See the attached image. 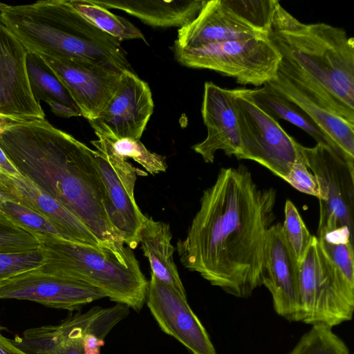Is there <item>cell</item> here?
Listing matches in <instances>:
<instances>
[{
	"mask_svg": "<svg viewBox=\"0 0 354 354\" xmlns=\"http://www.w3.org/2000/svg\"><path fill=\"white\" fill-rule=\"evenodd\" d=\"M276 200V191L259 187L245 166L222 168L176 243L182 265L227 294L249 297L262 286Z\"/></svg>",
	"mask_w": 354,
	"mask_h": 354,
	"instance_id": "cell-1",
	"label": "cell"
},
{
	"mask_svg": "<svg viewBox=\"0 0 354 354\" xmlns=\"http://www.w3.org/2000/svg\"><path fill=\"white\" fill-rule=\"evenodd\" d=\"M0 148L23 177L75 215L104 248L126 253L107 214L95 150L46 118L17 121L1 130Z\"/></svg>",
	"mask_w": 354,
	"mask_h": 354,
	"instance_id": "cell-2",
	"label": "cell"
},
{
	"mask_svg": "<svg viewBox=\"0 0 354 354\" xmlns=\"http://www.w3.org/2000/svg\"><path fill=\"white\" fill-rule=\"evenodd\" d=\"M0 18L28 52L89 60L120 72L132 71L121 41L88 22L69 1L22 5L0 2Z\"/></svg>",
	"mask_w": 354,
	"mask_h": 354,
	"instance_id": "cell-3",
	"label": "cell"
},
{
	"mask_svg": "<svg viewBox=\"0 0 354 354\" xmlns=\"http://www.w3.org/2000/svg\"><path fill=\"white\" fill-rule=\"evenodd\" d=\"M267 37L343 106L354 111V39L325 23L304 24L277 3Z\"/></svg>",
	"mask_w": 354,
	"mask_h": 354,
	"instance_id": "cell-4",
	"label": "cell"
},
{
	"mask_svg": "<svg viewBox=\"0 0 354 354\" xmlns=\"http://www.w3.org/2000/svg\"><path fill=\"white\" fill-rule=\"evenodd\" d=\"M37 238L44 257L40 270L88 284L112 301L137 312L142 310L149 281L130 248L121 254L52 234H39Z\"/></svg>",
	"mask_w": 354,
	"mask_h": 354,
	"instance_id": "cell-5",
	"label": "cell"
},
{
	"mask_svg": "<svg viewBox=\"0 0 354 354\" xmlns=\"http://www.w3.org/2000/svg\"><path fill=\"white\" fill-rule=\"evenodd\" d=\"M301 151L321 192L316 236L353 243L354 165L327 145H301Z\"/></svg>",
	"mask_w": 354,
	"mask_h": 354,
	"instance_id": "cell-6",
	"label": "cell"
},
{
	"mask_svg": "<svg viewBox=\"0 0 354 354\" xmlns=\"http://www.w3.org/2000/svg\"><path fill=\"white\" fill-rule=\"evenodd\" d=\"M174 50L183 66L212 70L240 84L255 86L265 85L275 77L281 59L268 37Z\"/></svg>",
	"mask_w": 354,
	"mask_h": 354,
	"instance_id": "cell-7",
	"label": "cell"
},
{
	"mask_svg": "<svg viewBox=\"0 0 354 354\" xmlns=\"http://www.w3.org/2000/svg\"><path fill=\"white\" fill-rule=\"evenodd\" d=\"M231 91L241 145L237 158L255 161L283 180L301 155V145L257 105L250 88Z\"/></svg>",
	"mask_w": 354,
	"mask_h": 354,
	"instance_id": "cell-8",
	"label": "cell"
},
{
	"mask_svg": "<svg viewBox=\"0 0 354 354\" xmlns=\"http://www.w3.org/2000/svg\"><path fill=\"white\" fill-rule=\"evenodd\" d=\"M95 147V161L104 184L107 214L114 227L131 250L140 243V234L147 216L134 196L138 169L115 153L102 138L91 141Z\"/></svg>",
	"mask_w": 354,
	"mask_h": 354,
	"instance_id": "cell-9",
	"label": "cell"
},
{
	"mask_svg": "<svg viewBox=\"0 0 354 354\" xmlns=\"http://www.w3.org/2000/svg\"><path fill=\"white\" fill-rule=\"evenodd\" d=\"M151 91L132 71L124 70L105 108L88 121L97 138L140 140L153 112Z\"/></svg>",
	"mask_w": 354,
	"mask_h": 354,
	"instance_id": "cell-10",
	"label": "cell"
},
{
	"mask_svg": "<svg viewBox=\"0 0 354 354\" xmlns=\"http://www.w3.org/2000/svg\"><path fill=\"white\" fill-rule=\"evenodd\" d=\"M104 297L103 292L88 284L44 272L39 268L0 281V299L32 301L70 311Z\"/></svg>",
	"mask_w": 354,
	"mask_h": 354,
	"instance_id": "cell-11",
	"label": "cell"
},
{
	"mask_svg": "<svg viewBox=\"0 0 354 354\" xmlns=\"http://www.w3.org/2000/svg\"><path fill=\"white\" fill-rule=\"evenodd\" d=\"M67 89L81 116L95 119L118 89L122 72L89 60L39 55Z\"/></svg>",
	"mask_w": 354,
	"mask_h": 354,
	"instance_id": "cell-12",
	"label": "cell"
},
{
	"mask_svg": "<svg viewBox=\"0 0 354 354\" xmlns=\"http://www.w3.org/2000/svg\"><path fill=\"white\" fill-rule=\"evenodd\" d=\"M160 329L192 354H217L204 326L187 297L151 273L146 303Z\"/></svg>",
	"mask_w": 354,
	"mask_h": 354,
	"instance_id": "cell-13",
	"label": "cell"
},
{
	"mask_svg": "<svg viewBox=\"0 0 354 354\" xmlns=\"http://www.w3.org/2000/svg\"><path fill=\"white\" fill-rule=\"evenodd\" d=\"M262 286L270 292L274 311L289 322H300L299 263L282 231L272 225L267 232Z\"/></svg>",
	"mask_w": 354,
	"mask_h": 354,
	"instance_id": "cell-14",
	"label": "cell"
},
{
	"mask_svg": "<svg viewBox=\"0 0 354 354\" xmlns=\"http://www.w3.org/2000/svg\"><path fill=\"white\" fill-rule=\"evenodd\" d=\"M28 51L0 18V95L6 116L16 121L45 119L33 97L26 67Z\"/></svg>",
	"mask_w": 354,
	"mask_h": 354,
	"instance_id": "cell-15",
	"label": "cell"
},
{
	"mask_svg": "<svg viewBox=\"0 0 354 354\" xmlns=\"http://www.w3.org/2000/svg\"><path fill=\"white\" fill-rule=\"evenodd\" d=\"M206 138L192 147L206 163H213L217 151L236 158L241 153V139L231 89L206 82L201 107Z\"/></svg>",
	"mask_w": 354,
	"mask_h": 354,
	"instance_id": "cell-16",
	"label": "cell"
},
{
	"mask_svg": "<svg viewBox=\"0 0 354 354\" xmlns=\"http://www.w3.org/2000/svg\"><path fill=\"white\" fill-rule=\"evenodd\" d=\"M267 37L249 26L224 3L207 1L196 17L178 30L174 48H199L228 41Z\"/></svg>",
	"mask_w": 354,
	"mask_h": 354,
	"instance_id": "cell-17",
	"label": "cell"
},
{
	"mask_svg": "<svg viewBox=\"0 0 354 354\" xmlns=\"http://www.w3.org/2000/svg\"><path fill=\"white\" fill-rule=\"evenodd\" d=\"M6 198L15 199L50 222L60 236L74 242L104 248L89 229L71 211L21 175H6L0 184Z\"/></svg>",
	"mask_w": 354,
	"mask_h": 354,
	"instance_id": "cell-18",
	"label": "cell"
},
{
	"mask_svg": "<svg viewBox=\"0 0 354 354\" xmlns=\"http://www.w3.org/2000/svg\"><path fill=\"white\" fill-rule=\"evenodd\" d=\"M295 103L337 145L347 160L354 165V124L335 113L312 92L278 70L263 86Z\"/></svg>",
	"mask_w": 354,
	"mask_h": 354,
	"instance_id": "cell-19",
	"label": "cell"
},
{
	"mask_svg": "<svg viewBox=\"0 0 354 354\" xmlns=\"http://www.w3.org/2000/svg\"><path fill=\"white\" fill-rule=\"evenodd\" d=\"M97 321L98 313L91 308L68 316L57 325L28 328L13 339L29 354H83L82 337L96 331Z\"/></svg>",
	"mask_w": 354,
	"mask_h": 354,
	"instance_id": "cell-20",
	"label": "cell"
},
{
	"mask_svg": "<svg viewBox=\"0 0 354 354\" xmlns=\"http://www.w3.org/2000/svg\"><path fill=\"white\" fill-rule=\"evenodd\" d=\"M300 322L322 324L328 293V258L316 236L299 263Z\"/></svg>",
	"mask_w": 354,
	"mask_h": 354,
	"instance_id": "cell-21",
	"label": "cell"
},
{
	"mask_svg": "<svg viewBox=\"0 0 354 354\" xmlns=\"http://www.w3.org/2000/svg\"><path fill=\"white\" fill-rule=\"evenodd\" d=\"M104 8L122 10L148 25L167 28L187 25L206 0H89Z\"/></svg>",
	"mask_w": 354,
	"mask_h": 354,
	"instance_id": "cell-22",
	"label": "cell"
},
{
	"mask_svg": "<svg viewBox=\"0 0 354 354\" xmlns=\"http://www.w3.org/2000/svg\"><path fill=\"white\" fill-rule=\"evenodd\" d=\"M169 225L147 218L141 229L140 242L143 254L149 262L151 273L160 281L174 288L187 297L174 260V247Z\"/></svg>",
	"mask_w": 354,
	"mask_h": 354,
	"instance_id": "cell-23",
	"label": "cell"
},
{
	"mask_svg": "<svg viewBox=\"0 0 354 354\" xmlns=\"http://www.w3.org/2000/svg\"><path fill=\"white\" fill-rule=\"evenodd\" d=\"M251 94L257 105L271 118L277 122L282 119L292 123L310 135L317 143L330 147L347 160L334 141L295 103L263 87L251 89Z\"/></svg>",
	"mask_w": 354,
	"mask_h": 354,
	"instance_id": "cell-24",
	"label": "cell"
},
{
	"mask_svg": "<svg viewBox=\"0 0 354 354\" xmlns=\"http://www.w3.org/2000/svg\"><path fill=\"white\" fill-rule=\"evenodd\" d=\"M26 67L31 91L37 102H57L79 111L67 89L39 55L28 52Z\"/></svg>",
	"mask_w": 354,
	"mask_h": 354,
	"instance_id": "cell-25",
	"label": "cell"
},
{
	"mask_svg": "<svg viewBox=\"0 0 354 354\" xmlns=\"http://www.w3.org/2000/svg\"><path fill=\"white\" fill-rule=\"evenodd\" d=\"M69 2L82 17L112 37L120 41L141 39L147 44L142 32L125 18L115 15L89 0H70Z\"/></svg>",
	"mask_w": 354,
	"mask_h": 354,
	"instance_id": "cell-26",
	"label": "cell"
},
{
	"mask_svg": "<svg viewBox=\"0 0 354 354\" xmlns=\"http://www.w3.org/2000/svg\"><path fill=\"white\" fill-rule=\"evenodd\" d=\"M287 354H351L344 341L330 327L312 325Z\"/></svg>",
	"mask_w": 354,
	"mask_h": 354,
	"instance_id": "cell-27",
	"label": "cell"
},
{
	"mask_svg": "<svg viewBox=\"0 0 354 354\" xmlns=\"http://www.w3.org/2000/svg\"><path fill=\"white\" fill-rule=\"evenodd\" d=\"M239 19L254 29L268 34L277 0H223Z\"/></svg>",
	"mask_w": 354,
	"mask_h": 354,
	"instance_id": "cell-28",
	"label": "cell"
},
{
	"mask_svg": "<svg viewBox=\"0 0 354 354\" xmlns=\"http://www.w3.org/2000/svg\"><path fill=\"white\" fill-rule=\"evenodd\" d=\"M98 138L104 139L115 153L124 159H133L150 174L165 172L167 169L165 158L148 150L140 140Z\"/></svg>",
	"mask_w": 354,
	"mask_h": 354,
	"instance_id": "cell-29",
	"label": "cell"
},
{
	"mask_svg": "<svg viewBox=\"0 0 354 354\" xmlns=\"http://www.w3.org/2000/svg\"><path fill=\"white\" fill-rule=\"evenodd\" d=\"M0 213L16 225L36 237L39 234L60 236L56 228L50 222L15 199L6 198L0 205Z\"/></svg>",
	"mask_w": 354,
	"mask_h": 354,
	"instance_id": "cell-30",
	"label": "cell"
},
{
	"mask_svg": "<svg viewBox=\"0 0 354 354\" xmlns=\"http://www.w3.org/2000/svg\"><path fill=\"white\" fill-rule=\"evenodd\" d=\"M284 214L285 218L282 224L283 236L299 263L304 258L313 236L308 230L296 206L290 200L286 201Z\"/></svg>",
	"mask_w": 354,
	"mask_h": 354,
	"instance_id": "cell-31",
	"label": "cell"
},
{
	"mask_svg": "<svg viewBox=\"0 0 354 354\" xmlns=\"http://www.w3.org/2000/svg\"><path fill=\"white\" fill-rule=\"evenodd\" d=\"M39 250L36 236L16 225L0 213V252L21 253Z\"/></svg>",
	"mask_w": 354,
	"mask_h": 354,
	"instance_id": "cell-32",
	"label": "cell"
},
{
	"mask_svg": "<svg viewBox=\"0 0 354 354\" xmlns=\"http://www.w3.org/2000/svg\"><path fill=\"white\" fill-rule=\"evenodd\" d=\"M44 257L39 250L21 253L0 252V280L42 266Z\"/></svg>",
	"mask_w": 354,
	"mask_h": 354,
	"instance_id": "cell-33",
	"label": "cell"
},
{
	"mask_svg": "<svg viewBox=\"0 0 354 354\" xmlns=\"http://www.w3.org/2000/svg\"><path fill=\"white\" fill-rule=\"evenodd\" d=\"M317 237V236H316ZM331 262L349 280L354 281V249L351 243H330L317 237Z\"/></svg>",
	"mask_w": 354,
	"mask_h": 354,
	"instance_id": "cell-34",
	"label": "cell"
},
{
	"mask_svg": "<svg viewBox=\"0 0 354 354\" xmlns=\"http://www.w3.org/2000/svg\"><path fill=\"white\" fill-rule=\"evenodd\" d=\"M283 180L301 192L318 198L320 197L321 192L317 178L306 165L302 153L292 165Z\"/></svg>",
	"mask_w": 354,
	"mask_h": 354,
	"instance_id": "cell-35",
	"label": "cell"
},
{
	"mask_svg": "<svg viewBox=\"0 0 354 354\" xmlns=\"http://www.w3.org/2000/svg\"><path fill=\"white\" fill-rule=\"evenodd\" d=\"M105 335L96 332H88L82 337L83 354H100L104 344Z\"/></svg>",
	"mask_w": 354,
	"mask_h": 354,
	"instance_id": "cell-36",
	"label": "cell"
},
{
	"mask_svg": "<svg viewBox=\"0 0 354 354\" xmlns=\"http://www.w3.org/2000/svg\"><path fill=\"white\" fill-rule=\"evenodd\" d=\"M4 330L0 325V354H29L17 346L13 339L7 338L3 334Z\"/></svg>",
	"mask_w": 354,
	"mask_h": 354,
	"instance_id": "cell-37",
	"label": "cell"
},
{
	"mask_svg": "<svg viewBox=\"0 0 354 354\" xmlns=\"http://www.w3.org/2000/svg\"><path fill=\"white\" fill-rule=\"evenodd\" d=\"M51 111L57 116L62 118H71L81 116L80 113L64 104L57 102H50L48 103Z\"/></svg>",
	"mask_w": 354,
	"mask_h": 354,
	"instance_id": "cell-38",
	"label": "cell"
},
{
	"mask_svg": "<svg viewBox=\"0 0 354 354\" xmlns=\"http://www.w3.org/2000/svg\"><path fill=\"white\" fill-rule=\"evenodd\" d=\"M0 169L6 174L12 176L18 177L21 174L12 165L10 161L8 159L3 151L0 148Z\"/></svg>",
	"mask_w": 354,
	"mask_h": 354,
	"instance_id": "cell-39",
	"label": "cell"
},
{
	"mask_svg": "<svg viewBox=\"0 0 354 354\" xmlns=\"http://www.w3.org/2000/svg\"><path fill=\"white\" fill-rule=\"evenodd\" d=\"M15 122L17 121L0 115V131L6 129Z\"/></svg>",
	"mask_w": 354,
	"mask_h": 354,
	"instance_id": "cell-40",
	"label": "cell"
},
{
	"mask_svg": "<svg viewBox=\"0 0 354 354\" xmlns=\"http://www.w3.org/2000/svg\"><path fill=\"white\" fill-rule=\"evenodd\" d=\"M6 199L4 195L0 192V205Z\"/></svg>",
	"mask_w": 354,
	"mask_h": 354,
	"instance_id": "cell-41",
	"label": "cell"
},
{
	"mask_svg": "<svg viewBox=\"0 0 354 354\" xmlns=\"http://www.w3.org/2000/svg\"><path fill=\"white\" fill-rule=\"evenodd\" d=\"M6 174H5L1 169H0V183L1 182V180L3 179L5 175Z\"/></svg>",
	"mask_w": 354,
	"mask_h": 354,
	"instance_id": "cell-42",
	"label": "cell"
},
{
	"mask_svg": "<svg viewBox=\"0 0 354 354\" xmlns=\"http://www.w3.org/2000/svg\"><path fill=\"white\" fill-rule=\"evenodd\" d=\"M1 281V280H0Z\"/></svg>",
	"mask_w": 354,
	"mask_h": 354,
	"instance_id": "cell-43",
	"label": "cell"
}]
</instances>
